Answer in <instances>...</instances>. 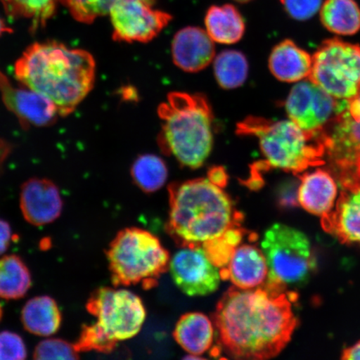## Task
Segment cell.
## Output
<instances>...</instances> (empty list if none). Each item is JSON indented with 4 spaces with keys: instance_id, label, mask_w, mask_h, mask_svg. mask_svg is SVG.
Instances as JSON below:
<instances>
[{
    "instance_id": "6da1fadb",
    "label": "cell",
    "mask_w": 360,
    "mask_h": 360,
    "mask_svg": "<svg viewBox=\"0 0 360 360\" xmlns=\"http://www.w3.org/2000/svg\"><path fill=\"white\" fill-rule=\"evenodd\" d=\"M295 294L285 287L231 288L214 314L220 347L237 359H269L286 347L298 326L292 309Z\"/></svg>"
},
{
    "instance_id": "7a4b0ae2",
    "label": "cell",
    "mask_w": 360,
    "mask_h": 360,
    "mask_svg": "<svg viewBox=\"0 0 360 360\" xmlns=\"http://www.w3.org/2000/svg\"><path fill=\"white\" fill-rule=\"evenodd\" d=\"M15 78L47 98L58 114H72L96 82V63L84 49H70L56 41L34 43L15 65Z\"/></svg>"
},
{
    "instance_id": "3957f363",
    "label": "cell",
    "mask_w": 360,
    "mask_h": 360,
    "mask_svg": "<svg viewBox=\"0 0 360 360\" xmlns=\"http://www.w3.org/2000/svg\"><path fill=\"white\" fill-rule=\"evenodd\" d=\"M167 231L181 247H198L240 226L228 193L208 179L170 184Z\"/></svg>"
},
{
    "instance_id": "277c9868",
    "label": "cell",
    "mask_w": 360,
    "mask_h": 360,
    "mask_svg": "<svg viewBox=\"0 0 360 360\" xmlns=\"http://www.w3.org/2000/svg\"><path fill=\"white\" fill-rule=\"evenodd\" d=\"M160 150L192 169L205 163L214 146L212 107L202 94L173 92L158 109Z\"/></svg>"
},
{
    "instance_id": "5b68a950",
    "label": "cell",
    "mask_w": 360,
    "mask_h": 360,
    "mask_svg": "<svg viewBox=\"0 0 360 360\" xmlns=\"http://www.w3.org/2000/svg\"><path fill=\"white\" fill-rule=\"evenodd\" d=\"M237 134L258 139L264 157L259 169H280L298 175L309 167L325 165V130L306 132L290 120L248 117L237 125Z\"/></svg>"
},
{
    "instance_id": "8992f818",
    "label": "cell",
    "mask_w": 360,
    "mask_h": 360,
    "mask_svg": "<svg viewBox=\"0 0 360 360\" xmlns=\"http://www.w3.org/2000/svg\"><path fill=\"white\" fill-rule=\"evenodd\" d=\"M87 311L96 322L82 327L75 347L79 353H110L120 341L137 335L146 318L142 300L131 291L102 287L90 295Z\"/></svg>"
},
{
    "instance_id": "52a82bcc",
    "label": "cell",
    "mask_w": 360,
    "mask_h": 360,
    "mask_svg": "<svg viewBox=\"0 0 360 360\" xmlns=\"http://www.w3.org/2000/svg\"><path fill=\"white\" fill-rule=\"evenodd\" d=\"M106 255L115 287L138 283L146 289L155 287L169 266V251L159 238L139 228H126L117 233Z\"/></svg>"
},
{
    "instance_id": "ba28073f",
    "label": "cell",
    "mask_w": 360,
    "mask_h": 360,
    "mask_svg": "<svg viewBox=\"0 0 360 360\" xmlns=\"http://www.w3.org/2000/svg\"><path fill=\"white\" fill-rule=\"evenodd\" d=\"M261 249L266 259L268 283L288 289L305 285L316 268L309 238L298 229L274 224L264 233Z\"/></svg>"
},
{
    "instance_id": "9c48e42d",
    "label": "cell",
    "mask_w": 360,
    "mask_h": 360,
    "mask_svg": "<svg viewBox=\"0 0 360 360\" xmlns=\"http://www.w3.org/2000/svg\"><path fill=\"white\" fill-rule=\"evenodd\" d=\"M309 79L330 96L349 101L360 93V46L339 39L323 41L312 58Z\"/></svg>"
},
{
    "instance_id": "30bf717a",
    "label": "cell",
    "mask_w": 360,
    "mask_h": 360,
    "mask_svg": "<svg viewBox=\"0 0 360 360\" xmlns=\"http://www.w3.org/2000/svg\"><path fill=\"white\" fill-rule=\"evenodd\" d=\"M156 0H119L110 13L112 39L124 43H148L155 39L173 17L155 8Z\"/></svg>"
},
{
    "instance_id": "8fae6325",
    "label": "cell",
    "mask_w": 360,
    "mask_h": 360,
    "mask_svg": "<svg viewBox=\"0 0 360 360\" xmlns=\"http://www.w3.org/2000/svg\"><path fill=\"white\" fill-rule=\"evenodd\" d=\"M346 101L336 100L311 81H303L292 89L285 109L292 122L306 132L321 133L343 109Z\"/></svg>"
},
{
    "instance_id": "7c38bea8",
    "label": "cell",
    "mask_w": 360,
    "mask_h": 360,
    "mask_svg": "<svg viewBox=\"0 0 360 360\" xmlns=\"http://www.w3.org/2000/svg\"><path fill=\"white\" fill-rule=\"evenodd\" d=\"M173 281L188 296H205L218 290L221 274L202 247H182L169 261Z\"/></svg>"
},
{
    "instance_id": "4fadbf2b",
    "label": "cell",
    "mask_w": 360,
    "mask_h": 360,
    "mask_svg": "<svg viewBox=\"0 0 360 360\" xmlns=\"http://www.w3.org/2000/svg\"><path fill=\"white\" fill-rule=\"evenodd\" d=\"M0 96L4 105L16 116L25 129L47 127L55 124L57 120L58 111L51 101L25 85L13 84L1 71Z\"/></svg>"
},
{
    "instance_id": "5bb4252c",
    "label": "cell",
    "mask_w": 360,
    "mask_h": 360,
    "mask_svg": "<svg viewBox=\"0 0 360 360\" xmlns=\"http://www.w3.org/2000/svg\"><path fill=\"white\" fill-rule=\"evenodd\" d=\"M20 206L27 222L43 226L60 218L64 202L60 190L51 180L32 178L22 184Z\"/></svg>"
},
{
    "instance_id": "9a60e30c",
    "label": "cell",
    "mask_w": 360,
    "mask_h": 360,
    "mask_svg": "<svg viewBox=\"0 0 360 360\" xmlns=\"http://www.w3.org/2000/svg\"><path fill=\"white\" fill-rule=\"evenodd\" d=\"M174 65L187 73H197L212 63L215 46L205 30L186 27L174 35L171 46Z\"/></svg>"
},
{
    "instance_id": "2e32d148",
    "label": "cell",
    "mask_w": 360,
    "mask_h": 360,
    "mask_svg": "<svg viewBox=\"0 0 360 360\" xmlns=\"http://www.w3.org/2000/svg\"><path fill=\"white\" fill-rule=\"evenodd\" d=\"M221 278H229L242 290L263 285L268 278L269 267L262 250L251 245H238L226 268L220 269Z\"/></svg>"
},
{
    "instance_id": "e0dca14e",
    "label": "cell",
    "mask_w": 360,
    "mask_h": 360,
    "mask_svg": "<svg viewBox=\"0 0 360 360\" xmlns=\"http://www.w3.org/2000/svg\"><path fill=\"white\" fill-rule=\"evenodd\" d=\"M321 225L343 244L360 245V186L342 190L335 209L322 216Z\"/></svg>"
},
{
    "instance_id": "ac0fdd59",
    "label": "cell",
    "mask_w": 360,
    "mask_h": 360,
    "mask_svg": "<svg viewBox=\"0 0 360 360\" xmlns=\"http://www.w3.org/2000/svg\"><path fill=\"white\" fill-rule=\"evenodd\" d=\"M300 179L298 200L303 208L315 215L330 213L337 196V184L333 175L318 169L311 173L298 175Z\"/></svg>"
},
{
    "instance_id": "d6986e66",
    "label": "cell",
    "mask_w": 360,
    "mask_h": 360,
    "mask_svg": "<svg viewBox=\"0 0 360 360\" xmlns=\"http://www.w3.org/2000/svg\"><path fill=\"white\" fill-rule=\"evenodd\" d=\"M173 335L175 341L193 356H200L214 343V328L207 315L192 312L182 315L175 326Z\"/></svg>"
},
{
    "instance_id": "ffe728a7",
    "label": "cell",
    "mask_w": 360,
    "mask_h": 360,
    "mask_svg": "<svg viewBox=\"0 0 360 360\" xmlns=\"http://www.w3.org/2000/svg\"><path fill=\"white\" fill-rule=\"evenodd\" d=\"M269 67L278 80L297 82L309 77L312 58L291 40L286 39L274 48L269 56Z\"/></svg>"
},
{
    "instance_id": "44dd1931",
    "label": "cell",
    "mask_w": 360,
    "mask_h": 360,
    "mask_svg": "<svg viewBox=\"0 0 360 360\" xmlns=\"http://www.w3.org/2000/svg\"><path fill=\"white\" fill-rule=\"evenodd\" d=\"M21 322L30 334L49 337L56 334L62 323V314L55 300L47 295L30 299L21 311Z\"/></svg>"
},
{
    "instance_id": "7402d4cb",
    "label": "cell",
    "mask_w": 360,
    "mask_h": 360,
    "mask_svg": "<svg viewBox=\"0 0 360 360\" xmlns=\"http://www.w3.org/2000/svg\"><path fill=\"white\" fill-rule=\"evenodd\" d=\"M205 24L206 32L214 43L236 44L245 32V20L233 4L211 6L206 13Z\"/></svg>"
},
{
    "instance_id": "603a6c76",
    "label": "cell",
    "mask_w": 360,
    "mask_h": 360,
    "mask_svg": "<svg viewBox=\"0 0 360 360\" xmlns=\"http://www.w3.org/2000/svg\"><path fill=\"white\" fill-rule=\"evenodd\" d=\"M321 20L332 33L353 35L360 30V8L355 0H326L321 8Z\"/></svg>"
},
{
    "instance_id": "cb8c5ba5",
    "label": "cell",
    "mask_w": 360,
    "mask_h": 360,
    "mask_svg": "<svg viewBox=\"0 0 360 360\" xmlns=\"http://www.w3.org/2000/svg\"><path fill=\"white\" fill-rule=\"evenodd\" d=\"M31 285V273L20 256L8 255L0 258V298L6 300L24 298Z\"/></svg>"
},
{
    "instance_id": "d4e9b609",
    "label": "cell",
    "mask_w": 360,
    "mask_h": 360,
    "mask_svg": "<svg viewBox=\"0 0 360 360\" xmlns=\"http://www.w3.org/2000/svg\"><path fill=\"white\" fill-rule=\"evenodd\" d=\"M214 73L220 87L236 89L245 84L249 73V64L241 52L229 49L215 56Z\"/></svg>"
},
{
    "instance_id": "484cf974",
    "label": "cell",
    "mask_w": 360,
    "mask_h": 360,
    "mask_svg": "<svg viewBox=\"0 0 360 360\" xmlns=\"http://www.w3.org/2000/svg\"><path fill=\"white\" fill-rule=\"evenodd\" d=\"M168 168L160 157L143 155L134 160L131 167L134 182L143 192L154 193L167 181Z\"/></svg>"
},
{
    "instance_id": "4316f807",
    "label": "cell",
    "mask_w": 360,
    "mask_h": 360,
    "mask_svg": "<svg viewBox=\"0 0 360 360\" xmlns=\"http://www.w3.org/2000/svg\"><path fill=\"white\" fill-rule=\"evenodd\" d=\"M58 0H2L6 11L12 16L32 20L34 28L44 26L56 10Z\"/></svg>"
},
{
    "instance_id": "83f0119b",
    "label": "cell",
    "mask_w": 360,
    "mask_h": 360,
    "mask_svg": "<svg viewBox=\"0 0 360 360\" xmlns=\"http://www.w3.org/2000/svg\"><path fill=\"white\" fill-rule=\"evenodd\" d=\"M244 233L240 228L229 229L221 236L204 243L201 247L215 266L224 269L227 267L233 251L240 245Z\"/></svg>"
},
{
    "instance_id": "f1b7e54d",
    "label": "cell",
    "mask_w": 360,
    "mask_h": 360,
    "mask_svg": "<svg viewBox=\"0 0 360 360\" xmlns=\"http://www.w3.org/2000/svg\"><path fill=\"white\" fill-rule=\"evenodd\" d=\"M119 0H63L75 19L90 24L98 17L110 15Z\"/></svg>"
},
{
    "instance_id": "f546056e",
    "label": "cell",
    "mask_w": 360,
    "mask_h": 360,
    "mask_svg": "<svg viewBox=\"0 0 360 360\" xmlns=\"http://www.w3.org/2000/svg\"><path fill=\"white\" fill-rule=\"evenodd\" d=\"M33 354V358L38 360L79 359V353L74 344L56 338L39 342Z\"/></svg>"
},
{
    "instance_id": "4dcf8cb0",
    "label": "cell",
    "mask_w": 360,
    "mask_h": 360,
    "mask_svg": "<svg viewBox=\"0 0 360 360\" xmlns=\"http://www.w3.org/2000/svg\"><path fill=\"white\" fill-rule=\"evenodd\" d=\"M27 349L22 337L11 331L0 333V360H22Z\"/></svg>"
},
{
    "instance_id": "1f68e13d",
    "label": "cell",
    "mask_w": 360,
    "mask_h": 360,
    "mask_svg": "<svg viewBox=\"0 0 360 360\" xmlns=\"http://www.w3.org/2000/svg\"><path fill=\"white\" fill-rule=\"evenodd\" d=\"M292 19L304 21L311 19L323 4V0H280Z\"/></svg>"
},
{
    "instance_id": "d6a6232c",
    "label": "cell",
    "mask_w": 360,
    "mask_h": 360,
    "mask_svg": "<svg viewBox=\"0 0 360 360\" xmlns=\"http://www.w3.org/2000/svg\"><path fill=\"white\" fill-rule=\"evenodd\" d=\"M299 186L300 184L295 180H289L282 184L278 192V204L283 208L298 206Z\"/></svg>"
},
{
    "instance_id": "836d02e7",
    "label": "cell",
    "mask_w": 360,
    "mask_h": 360,
    "mask_svg": "<svg viewBox=\"0 0 360 360\" xmlns=\"http://www.w3.org/2000/svg\"><path fill=\"white\" fill-rule=\"evenodd\" d=\"M207 179L215 186L224 188L227 186L229 176L226 170L221 166H214L208 171Z\"/></svg>"
},
{
    "instance_id": "e575fe53",
    "label": "cell",
    "mask_w": 360,
    "mask_h": 360,
    "mask_svg": "<svg viewBox=\"0 0 360 360\" xmlns=\"http://www.w3.org/2000/svg\"><path fill=\"white\" fill-rule=\"evenodd\" d=\"M12 229L10 224L0 219V255L6 253L12 241Z\"/></svg>"
},
{
    "instance_id": "d590c367",
    "label": "cell",
    "mask_w": 360,
    "mask_h": 360,
    "mask_svg": "<svg viewBox=\"0 0 360 360\" xmlns=\"http://www.w3.org/2000/svg\"><path fill=\"white\" fill-rule=\"evenodd\" d=\"M342 359H360V341L358 343L346 348L342 353Z\"/></svg>"
},
{
    "instance_id": "8d00e7d4",
    "label": "cell",
    "mask_w": 360,
    "mask_h": 360,
    "mask_svg": "<svg viewBox=\"0 0 360 360\" xmlns=\"http://www.w3.org/2000/svg\"><path fill=\"white\" fill-rule=\"evenodd\" d=\"M122 96L124 97L125 100H134V97L136 96V94L134 93V89L127 88L124 89Z\"/></svg>"
},
{
    "instance_id": "74e56055",
    "label": "cell",
    "mask_w": 360,
    "mask_h": 360,
    "mask_svg": "<svg viewBox=\"0 0 360 360\" xmlns=\"http://www.w3.org/2000/svg\"><path fill=\"white\" fill-rule=\"evenodd\" d=\"M13 30L8 28L4 21L0 19V36H2L4 33H12Z\"/></svg>"
},
{
    "instance_id": "f35d334b",
    "label": "cell",
    "mask_w": 360,
    "mask_h": 360,
    "mask_svg": "<svg viewBox=\"0 0 360 360\" xmlns=\"http://www.w3.org/2000/svg\"><path fill=\"white\" fill-rule=\"evenodd\" d=\"M236 2L245 4L252 1V0H236Z\"/></svg>"
},
{
    "instance_id": "ab89813d",
    "label": "cell",
    "mask_w": 360,
    "mask_h": 360,
    "mask_svg": "<svg viewBox=\"0 0 360 360\" xmlns=\"http://www.w3.org/2000/svg\"><path fill=\"white\" fill-rule=\"evenodd\" d=\"M3 316V309L1 304H0V321H1V319Z\"/></svg>"
}]
</instances>
